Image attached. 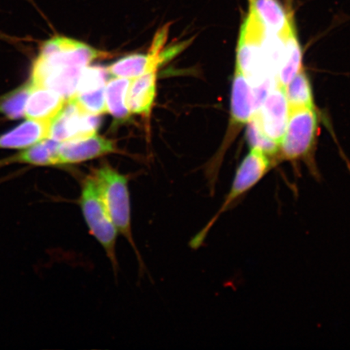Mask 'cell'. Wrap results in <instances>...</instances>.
Masks as SVG:
<instances>
[{"label": "cell", "instance_id": "1", "mask_svg": "<svg viewBox=\"0 0 350 350\" xmlns=\"http://www.w3.org/2000/svg\"><path fill=\"white\" fill-rule=\"evenodd\" d=\"M106 55L84 42L55 36L43 43L34 61L31 84L56 92L66 100L76 95L83 69Z\"/></svg>", "mask_w": 350, "mask_h": 350}, {"label": "cell", "instance_id": "2", "mask_svg": "<svg viewBox=\"0 0 350 350\" xmlns=\"http://www.w3.org/2000/svg\"><path fill=\"white\" fill-rule=\"evenodd\" d=\"M235 65L255 90L260 107L277 83L274 76L272 33L267 29L250 2L247 15L240 29Z\"/></svg>", "mask_w": 350, "mask_h": 350}, {"label": "cell", "instance_id": "3", "mask_svg": "<svg viewBox=\"0 0 350 350\" xmlns=\"http://www.w3.org/2000/svg\"><path fill=\"white\" fill-rule=\"evenodd\" d=\"M96 183L109 215L119 234L124 236L137 254L139 265L143 260L137 250L131 230V207L129 178L107 163L94 170Z\"/></svg>", "mask_w": 350, "mask_h": 350}, {"label": "cell", "instance_id": "4", "mask_svg": "<svg viewBox=\"0 0 350 350\" xmlns=\"http://www.w3.org/2000/svg\"><path fill=\"white\" fill-rule=\"evenodd\" d=\"M78 204L88 229L104 249L113 272L116 274L119 269L116 256V242L119 232L105 206L93 174H90L83 181Z\"/></svg>", "mask_w": 350, "mask_h": 350}, {"label": "cell", "instance_id": "5", "mask_svg": "<svg viewBox=\"0 0 350 350\" xmlns=\"http://www.w3.org/2000/svg\"><path fill=\"white\" fill-rule=\"evenodd\" d=\"M318 129V116L314 107L288 109V119L280 143V159H303L312 150Z\"/></svg>", "mask_w": 350, "mask_h": 350}, {"label": "cell", "instance_id": "6", "mask_svg": "<svg viewBox=\"0 0 350 350\" xmlns=\"http://www.w3.org/2000/svg\"><path fill=\"white\" fill-rule=\"evenodd\" d=\"M100 116L91 115L83 109L74 98L66 100L60 111L50 122L48 138L64 142L97 134Z\"/></svg>", "mask_w": 350, "mask_h": 350}, {"label": "cell", "instance_id": "7", "mask_svg": "<svg viewBox=\"0 0 350 350\" xmlns=\"http://www.w3.org/2000/svg\"><path fill=\"white\" fill-rule=\"evenodd\" d=\"M253 119L267 137L281 143L288 119V105L283 87L275 85L269 91Z\"/></svg>", "mask_w": 350, "mask_h": 350}, {"label": "cell", "instance_id": "8", "mask_svg": "<svg viewBox=\"0 0 350 350\" xmlns=\"http://www.w3.org/2000/svg\"><path fill=\"white\" fill-rule=\"evenodd\" d=\"M277 36V68L275 81L286 88L303 68V51L297 39L294 22Z\"/></svg>", "mask_w": 350, "mask_h": 350}, {"label": "cell", "instance_id": "9", "mask_svg": "<svg viewBox=\"0 0 350 350\" xmlns=\"http://www.w3.org/2000/svg\"><path fill=\"white\" fill-rule=\"evenodd\" d=\"M115 152V143L97 134L74 139L60 142L59 165L81 163Z\"/></svg>", "mask_w": 350, "mask_h": 350}, {"label": "cell", "instance_id": "10", "mask_svg": "<svg viewBox=\"0 0 350 350\" xmlns=\"http://www.w3.org/2000/svg\"><path fill=\"white\" fill-rule=\"evenodd\" d=\"M257 98L253 87L242 72L234 70L230 98V125H247L257 111Z\"/></svg>", "mask_w": 350, "mask_h": 350}, {"label": "cell", "instance_id": "11", "mask_svg": "<svg viewBox=\"0 0 350 350\" xmlns=\"http://www.w3.org/2000/svg\"><path fill=\"white\" fill-rule=\"evenodd\" d=\"M65 103L66 100L56 92L31 84L26 100L25 116L29 120L51 121Z\"/></svg>", "mask_w": 350, "mask_h": 350}, {"label": "cell", "instance_id": "12", "mask_svg": "<svg viewBox=\"0 0 350 350\" xmlns=\"http://www.w3.org/2000/svg\"><path fill=\"white\" fill-rule=\"evenodd\" d=\"M157 71L133 79L129 86L126 103L131 113L150 115L156 98Z\"/></svg>", "mask_w": 350, "mask_h": 350}, {"label": "cell", "instance_id": "13", "mask_svg": "<svg viewBox=\"0 0 350 350\" xmlns=\"http://www.w3.org/2000/svg\"><path fill=\"white\" fill-rule=\"evenodd\" d=\"M51 121L29 120L0 137V148H26L47 138Z\"/></svg>", "mask_w": 350, "mask_h": 350}, {"label": "cell", "instance_id": "14", "mask_svg": "<svg viewBox=\"0 0 350 350\" xmlns=\"http://www.w3.org/2000/svg\"><path fill=\"white\" fill-rule=\"evenodd\" d=\"M160 55L151 51L147 55L131 54L117 60L107 70L109 75L133 80L147 72L157 71L163 64Z\"/></svg>", "mask_w": 350, "mask_h": 350}, {"label": "cell", "instance_id": "15", "mask_svg": "<svg viewBox=\"0 0 350 350\" xmlns=\"http://www.w3.org/2000/svg\"><path fill=\"white\" fill-rule=\"evenodd\" d=\"M60 142L45 138L29 147L27 150L8 159V163H27L33 165H60L59 147Z\"/></svg>", "mask_w": 350, "mask_h": 350}, {"label": "cell", "instance_id": "16", "mask_svg": "<svg viewBox=\"0 0 350 350\" xmlns=\"http://www.w3.org/2000/svg\"><path fill=\"white\" fill-rule=\"evenodd\" d=\"M269 32L281 33L294 21L278 0H249Z\"/></svg>", "mask_w": 350, "mask_h": 350}, {"label": "cell", "instance_id": "17", "mask_svg": "<svg viewBox=\"0 0 350 350\" xmlns=\"http://www.w3.org/2000/svg\"><path fill=\"white\" fill-rule=\"evenodd\" d=\"M131 81V79L115 77L107 83V111L117 122H124L131 116L126 103Z\"/></svg>", "mask_w": 350, "mask_h": 350}, {"label": "cell", "instance_id": "18", "mask_svg": "<svg viewBox=\"0 0 350 350\" xmlns=\"http://www.w3.org/2000/svg\"><path fill=\"white\" fill-rule=\"evenodd\" d=\"M288 109L314 107L312 88L304 67L284 88Z\"/></svg>", "mask_w": 350, "mask_h": 350}, {"label": "cell", "instance_id": "19", "mask_svg": "<svg viewBox=\"0 0 350 350\" xmlns=\"http://www.w3.org/2000/svg\"><path fill=\"white\" fill-rule=\"evenodd\" d=\"M247 141L251 150L261 151L269 157L278 154L280 144L267 137L253 118L247 124Z\"/></svg>", "mask_w": 350, "mask_h": 350}, {"label": "cell", "instance_id": "20", "mask_svg": "<svg viewBox=\"0 0 350 350\" xmlns=\"http://www.w3.org/2000/svg\"><path fill=\"white\" fill-rule=\"evenodd\" d=\"M31 88V83H28L13 91L12 94L0 103V112L12 120H18L25 116L26 100Z\"/></svg>", "mask_w": 350, "mask_h": 350}, {"label": "cell", "instance_id": "21", "mask_svg": "<svg viewBox=\"0 0 350 350\" xmlns=\"http://www.w3.org/2000/svg\"><path fill=\"white\" fill-rule=\"evenodd\" d=\"M74 99L84 111L91 115L100 116L107 112L106 86L99 89L81 92L74 96Z\"/></svg>", "mask_w": 350, "mask_h": 350}]
</instances>
